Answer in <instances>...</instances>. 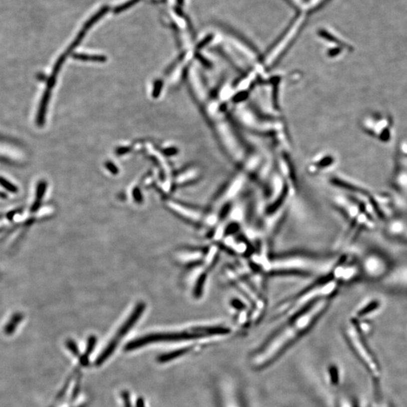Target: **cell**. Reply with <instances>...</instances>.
Segmentation results:
<instances>
[{
    "label": "cell",
    "instance_id": "obj_2",
    "mask_svg": "<svg viewBox=\"0 0 407 407\" xmlns=\"http://www.w3.org/2000/svg\"><path fill=\"white\" fill-rule=\"evenodd\" d=\"M238 330L233 324L222 319H213L190 326L177 332L154 334L140 337L127 344L126 352L140 349L146 345L155 343L171 342H202L211 343L226 340L234 335Z\"/></svg>",
    "mask_w": 407,
    "mask_h": 407
},
{
    "label": "cell",
    "instance_id": "obj_4",
    "mask_svg": "<svg viewBox=\"0 0 407 407\" xmlns=\"http://www.w3.org/2000/svg\"><path fill=\"white\" fill-rule=\"evenodd\" d=\"M338 283L332 273L318 278L310 286L285 300L277 307L275 316L285 321L307 309L316 302L329 300L337 292Z\"/></svg>",
    "mask_w": 407,
    "mask_h": 407
},
{
    "label": "cell",
    "instance_id": "obj_13",
    "mask_svg": "<svg viewBox=\"0 0 407 407\" xmlns=\"http://www.w3.org/2000/svg\"><path fill=\"white\" fill-rule=\"evenodd\" d=\"M137 407H145L144 401H143V398L138 399L137 402Z\"/></svg>",
    "mask_w": 407,
    "mask_h": 407
},
{
    "label": "cell",
    "instance_id": "obj_3",
    "mask_svg": "<svg viewBox=\"0 0 407 407\" xmlns=\"http://www.w3.org/2000/svg\"><path fill=\"white\" fill-rule=\"evenodd\" d=\"M339 260L335 257L307 252H291L272 256L269 275H302L319 278L330 275Z\"/></svg>",
    "mask_w": 407,
    "mask_h": 407
},
{
    "label": "cell",
    "instance_id": "obj_10",
    "mask_svg": "<svg viewBox=\"0 0 407 407\" xmlns=\"http://www.w3.org/2000/svg\"><path fill=\"white\" fill-rule=\"evenodd\" d=\"M0 185H2L5 189H6L9 192H14V193L17 192V188L15 186L8 182V180H5V178H2V177H0Z\"/></svg>",
    "mask_w": 407,
    "mask_h": 407
},
{
    "label": "cell",
    "instance_id": "obj_12",
    "mask_svg": "<svg viewBox=\"0 0 407 407\" xmlns=\"http://www.w3.org/2000/svg\"><path fill=\"white\" fill-rule=\"evenodd\" d=\"M66 346H67L68 349L75 356H78L79 355V352H78V348H77L76 345L75 343H74L72 340H69L66 343Z\"/></svg>",
    "mask_w": 407,
    "mask_h": 407
},
{
    "label": "cell",
    "instance_id": "obj_1",
    "mask_svg": "<svg viewBox=\"0 0 407 407\" xmlns=\"http://www.w3.org/2000/svg\"><path fill=\"white\" fill-rule=\"evenodd\" d=\"M329 300H321L288 319L264 340L248 357L254 371L269 368L304 337L319 321L329 306Z\"/></svg>",
    "mask_w": 407,
    "mask_h": 407
},
{
    "label": "cell",
    "instance_id": "obj_6",
    "mask_svg": "<svg viewBox=\"0 0 407 407\" xmlns=\"http://www.w3.org/2000/svg\"><path fill=\"white\" fill-rule=\"evenodd\" d=\"M144 303H139L138 306L135 308L134 312L131 314V317L127 320L126 322L120 328L116 336H115V337L112 339V341L107 345L106 349L102 352L100 355H99L97 361H96V365H102L105 361H107L108 358L113 354L114 351L116 349L117 346H118V343L121 341V339L123 338V337L126 335L127 333L131 330L133 326L138 321L140 315L144 312Z\"/></svg>",
    "mask_w": 407,
    "mask_h": 407
},
{
    "label": "cell",
    "instance_id": "obj_8",
    "mask_svg": "<svg viewBox=\"0 0 407 407\" xmlns=\"http://www.w3.org/2000/svg\"><path fill=\"white\" fill-rule=\"evenodd\" d=\"M108 11H109V7L104 6L103 8H102L100 11H97L94 15H93L92 17L85 23L84 28L87 29V30H88L93 25L95 24L100 18H102V17L108 12Z\"/></svg>",
    "mask_w": 407,
    "mask_h": 407
},
{
    "label": "cell",
    "instance_id": "obj_11",
    "mask_svg": "<svg viewBox=\"0 0 407 407\" xmlns=\"http://www.w3.org/2000/svg\"><path fill=\"white\" fill-rule=\"evenodd\" d=\"M75 57L84 60H105V57L100 56L87 55V54H75Z\"/></svg>",
    "mask_w": 407,
    "mask_h": 407
},
{
    "label": "cell",
    "instance_id": "obj_9",
    "mask_svg": "<svg viewBox=\"0 0 407 407\" xmlns=\"http://www.w3.org/2000/svg\"><path fill=\"white\" fill-rule=\"evenodd\" d=\"M140 1V0H128V2L115 7V9H114V13L118 14V13L122 12V11H125V10L134 6V5L138 3Z\"/></svg>",
    "mask_w": 407,
    "mask_h": 407
},
{
    "label": "cell",
    "instance_id": "obj_5",
    "mask_svg": "<svg viewBox=\"0 0 407 407\" xmlns=\"http://www.w3.org/2000/svg\"><path fill=\"white\" fill-rule=\"evenodd\" d=\"M215 394L218 407H248L239 383L227 374L217 379Z\"/></svg>",
    "mask_w": 407,
    "mask_h": 407
},
{
    "label": "cell",
    "instance_id": "obj_7",
    "mask_svg": "<svg viewBox=\"0 0 407 407\" xmlns=\"http://www.w3.org/2000/svg\"><path fill=\"white\" fill-rule=\"evenodd\" d=\"M194 347H195V345H190V346L181 348V349H177V350L170 352V353L161 355V356L158 357V361L159 363L169 362V361H172V360L176 359V358H180V357L186 355V353L192 350Z\"/></svg>",
    "mask_w": 407,
    "mask_h": 407
}]
</instances>
